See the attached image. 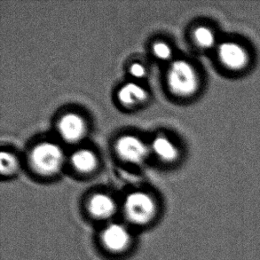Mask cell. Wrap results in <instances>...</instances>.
<instances>
[{
	"mask_svg": "<svg viewBox=\"0 0 260 260\" xmlns=\"http://www.w3.org/2000/svg\"><path fill=\"white\" fill-rule=\"evenodd\" d=\"M116 154L124 162L140 165L148 157V148L144 141L134 135H124L116 141Z\"/></svg>",
	"mask_w": 260,
	"mask_h": 260,
	"instance_id": "cell-7",
	"label": "cell"
},
{
	"mask_svg": "<svg viewBox=\"0 0 260 260\" xmlns=\"http://www.w3.org/2000/svg\"><path fill=\"white\" fill-rule=\"evenodd\" d=\"M131 76L137 79L144 78L147 76V69L140 62H135L129 69Z\"/></svg>",
	"mask_w": 260,
	"mask_h": 260,
	"instance_id": "cell-15",
	"label": "cell"
},
{
	"mask_svg": "<svg viewBox=\"0 0 260 260\" xmlns=\"http://www.w3.org/2000/svg\"><path fill=\"white\" fill-rule=\"evenodd\" d=\"M71 164L78 173L89 174L97 169L99 160L94 152L87 148H82L73 153Z\"/></svg>",
	"mask_w": 260,
	"mask_h": 260,
	"instance_id": "cell-11",
	"label": "cell"
},
{
	"mask_svg": "<svg viewBox=\"0 0 260 260\" xmlns=\"http://www.w3.org/2000/svg\"><path fill=\"white\" fill-rule=\"evenodd\" d=\"M151 148L155 155L162 162H173L179 158V148L173 141L165 136H158L153 141Z\"/></svg>",
	"mask_w": 260,
	"mask_h": 260,
	"instance_id": "cell-12",
	"label": "cell"
},
{
	"mask_svg": "<svg viewBox=\"0 0 260 260\" xmlns=\"http://www.w3.org/2000/svg\"><path fill=\"white\" fill-rule=\"evenodd\" d=\"M152 52L158 60H168L173 57V49L166 42H156L153 45Z\"/></svg>",
	"mask_w": 260,
	"mask_h": 260,
	"instance_id": "cell-14",
	"label": "cell"
},
{
	"mask_svg": "<svg viewBox=\"0 0 260 260\" xmlns=\"http://www.w3.org/2000/svg\"><path fill=\"white\" fill-rule=\"evenodd\" d=\"M214 53L218 65L230 74L244 73L252 62L251 51L239 39H221Z\"/></svg>",
	"mask_w": 260,
	"mask_h": 260,
	"instance_id": "cell-2",
	"label": "cell"
},
{
	"mask_svg": "<svg viewBox=\"0 0 260 260\" xmlns=\"http://www.w3.org/2000/svg\"><path fill=\"white\" fill-rule=\"evenodd\" d=\"M118 204L111 196L105 193H95L88 198L85 211L92 221L100 222L103 225L114 221Z\"/></svg>",
	"mask_w": 260,
	"mask_h": 260,
	"instance_id": "cell-6",
	"label": "cell"
},
{
	"mask_svg": "<svg viewBox=\"0 0 260 260\" xmlns=\"http://www.w3.org/2000/svg\"><path fill=\"white\" fill-rule=\"evenodd\" d=\"M148 93L143 86L134 82H129L120 88L117 99L125 108H135L148 101Z\"/></svg>",
	"mask_w": 260,
	"mask_h": 260,
	"instance_id": "cell-9",
	"label": "cell"
},
{
	"mask_svg": "<svg viewBox=\"0 0 260 260\" xmlns=\"http://www.w3.org/2000/svg\"><path fill=\"white\" fill-rule=\"evenodd\" d=\"M20 165L17 157L10 152L2 151L0 154L1 175L9 177L17 173Z\"/></svg>",
	"mask_w": 260,
	"mask_h": 260,
	"instance_id": "cell-13",
	"label": "cell"
},
{
	"mask_svg": "<svg viewBox=\"0 0 260 260\" xmlns=\"http://www.w3.org/2000/svg\"><path fill=\"white\" fill-rule=\"evenodd\" d=\"M99 242L107 253L115 257H122L134 246V236L130 225L114 220L103 225L99 236Z\"/></svg>",
	"mask_w": 260,
	"mask_h": 260,
	"instance_id": "cell-4",
	"label": "cell"
},
{
	"mask_svg": "<svg viewBox=\"0 0 260 260\" xmlns=\"http://www.w3.org/2000/svg\"><path fill=\"white\" fill-rule=\"evenodd\" d=\"M60 138L68 143H77L85 138L87 126L85 119L76 113H68L61 116L57 124Z\"/></svg>",
	"mask_w": 260,
	"mask_h": 260,
	"instance_id": "cell-8",
	"label": "cell"
},
{
	"mask_svg": "<svg viewBox=\"0 0 260 260\" xmlns=\"http://www.w3.org/2000/svg\"><path fill=\"white\" fill-rule=\"evenodd\" d=\"M193 41L194 45L203 51H213L218 46L222 38L218 37L216 29L208 25H199L193 29Z\"/></svg>",
	"mask_w": 260,
	"mask_h": 260,
	"instance_id": "cell-10",
	"label": "cell"
},
{
	"mask_svg": "<svg viewBox=\"0 0 260 260\" xmlns=\"http://www.w3.org/2000/svg\"><path fill=\"white\" fill-rule=\"evenodd\" d=\"M167 84L173 94L179 98H191L201 87V78L197 68L186 60H177L167 72Z\"/></svg>",
	"mask_w": 260,
	"mask_h": 260,
	"instance_id": "cell-3",
	"label": "cell"
},
{
	"mask_svg": "<svg viewBox=\"0 0 260 260\" xmlns=\"http://www.w3.org/2000/svg\"><path fill=\"white\" fill-rule=\"evenodd\" d=\"M126 224L144 229L153 225L158 218L159 205L152 194L145 191H133L128 193L122 205Z\"/></svg>",
	"mask_w": 260,
	"mask_h": 260,
	"instance_id": "cell-1",
	"label": "cell"
},
{
	"mask_svg": "<svg viewBox=\"0 0 260 260\" xmlns=\"http://www.w3.org/2000/svg\"><path fill=\"white\" fill-rule=\"evenodd\" d=\"M29 162L39 175L52 177L60 173L64 165V153L59 145L42 142L32 148Z\"/></svg>",
	"mask_w": 260,
	"mask_h": 260,
	"instance_id": "cell-5",
	"label": "cell"
}]
</instances>
